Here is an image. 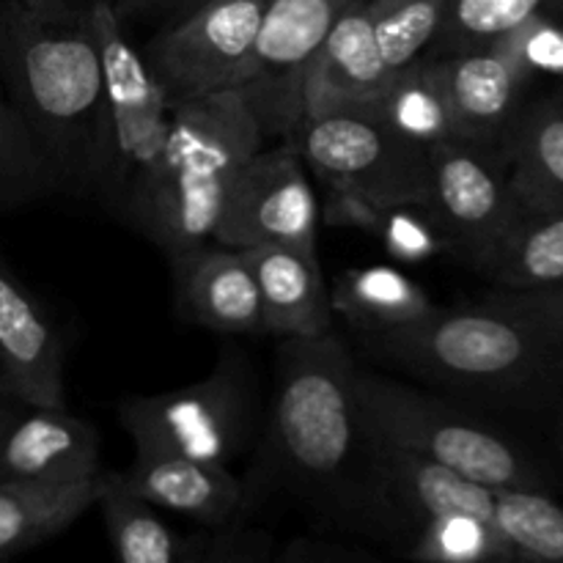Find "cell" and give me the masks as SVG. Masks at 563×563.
I'll use <instances>...</instances> for the list:
<instances>
[{
    "mask_svg": "<svg viewBox=\"0 0 563 563\" xmlns=\"http://www.w3.org/2000/svg\"><path fill=\"white\" fill-rule=\"evenodd\" d=\"M264 449L245 482V517L291 493L322 515L383 533L377 438L357 399V363L333 333L284 339Z\"/></svg>",
    "mask_w": 563,
    "mask_h": 563,
    "instance_id": "1",
    "label": "cell"
},
{
    "mask_svg": "<svg viewBox=\"0 0 563 563\" xmlns=\"http://www.w3.org/2000/svg\"><path fill=\"white\" fill-rule=\"evenodd\" d=\"M0 82L31 126L60 192L91 196L108 163L102 66L82 22H47L0 0Z\"/></svg>",
    "mask_w": 563,
    "mask_h": 563,
    "instance_id": "2",
    "label": "cell"
},
{
    "mask_svg": "<svg viewBox=\"0 0 563 563\" xmlns=\"http://www.w3.org/2000/svg\"><path fill=\"white\" fill-rule=\"evenodd\" d=\"M264 137L240 91L179 102L163 159L130 223L168 258L207 245L236 174Z\"/></svg>",
    "mask_w": 563,
    "mask_h": 563,
    "instance_id": "3",
    "label": "cell"
},
{
    "mask_svg": "<svg viewBox=\"0 0 563 563\" xmlns=\"http://www.w3.org/2000/svg\"><path fill=\"white\" fill-rule=\"evenodd\" d=\"M366 344L418 377L482 394L561 377L563 363V335L504 291L471 308H438L416 328Z\"/></svg>",
    "mask_w": 563,
    "mask_h": 563,
    "instance_id": "4",
    "label": "cell"
},
{
    "mask_svg": "<svg viewBox=\"0 0 563 563\" xmlns=\"http://www.w3.org/2000/svg\"><path fill=\"white\" fill-rule=\"evenodd\" d=\"M355 388L368 429L385 443L484 487H548L544 473L520 445L460 407L361 366Z\"/></svg>",
    "mask_w": 563,
    "mask_h": 563,
    "instance_id": "5",
    "label": "cell"
},
{
    "mask_svg": "<svg viewBox=\"0 0 563 563\" xmlns=\"http://www.w3.org/2000/svg\"><path fill=\"white\" fill-rule=\"evenodd\" d=\"M77 5L97 47L108 110V163L99 196L130 220L163 159L176 102L124 33L113 0H77Z\"/></svg>",
    "mask_w": 563,
    "mask_h": 563,
    "instance_id": "6",
    "label": "cell"
},
{
    "mask_svg": "<svg viewBox=\"0 0 563 563\" xmlns=\"http://www.w3.org/2000/svg\"><path fill=\"white\" fill-rule=\"evenodd\" d=\"M330 192L374 207H427L429 148L407 141L363 108L308 113L286 137Z\"/></svg>",
    "mask_w": 563,
    "mask_h": 563,
    "instance_id": "7",
    "label": "cell"
},
{
    "mask_svg": "<svg viewBox=\"0 0 563 563\" xmlns=\"http://www.w3.org/2000/svg\"><path fill=\"white\" fill-rule=\"evenodd\" d=\"M119 418L135 451H165L187 460L229 465L253 423L247 366L223 352L212 372L185 388L121 401Z\"/></svg>",
    "mask_w": 563,
    "mask_h": 563,
    "instance_id": "8",
    "label": "cell"
},
{
    "mask_svg": "<svg viewBox=\"0 0 563 563\" xmlns=\"http://www.w3.org/2000/svg\"><path fill=\"white\" fill-rule=\"evenodd\" d=\"M520 207L504 146L473 141L429 146V201L423 209L451 253L487 269Z\"/></svg>",
    "mask_w": 563,
    "mask_h": 563,
    "instance_id": "9",
    "label": "cell"
},
{
    "mask_svg": "<svg viewBox=\"0 0 563 563\" xmlns=\"http://www.w3.org/2000/svg\"><path fill=\"white\" fill-rule=\"evenodd\" d=\"M264 0H201L146 44V60L176 104L236 91Z\"/></svg>",
    "mask_w": 563,
    "mask_h": 563,
    "instance_id": "10",
    "label": "cell"
},
{
    "mask_svg": "<svg viewBox=\"0 0 563 563\" xmlns=\"http://www.w3.org/2000/svg\"><path fill=\"white\" fill-rule=\"evenodd\" d=\"M346 0H264L245 77L236 91L264 135L289 137L306 119L308 66Z\"/></svg>",
    "mask_w": 563,
    "mask_h": 563,
    "instance_id": "11",
    "label": "cell"
},
{
    "mask_svg": "<svg viewBox=\"0 0 563 563\" xmlns=\"http://www.w3.org/2000/svg\"><path fill=\"white\" fill-rule=\"evenodd\" d=\"M319 203L311 185V170L297 148H258L236 174L218 225L214 245L247 247L289 245L317 251Z\"/></svg>",
    "mask_w": 563,
    "mask_h": 563,
    "instance_id": "12",
    "label": "cell"
},
{
    "mask_svg": "<svg viewBox=\"0 0 563 563\" xmlns=\"http://www.w3.org/2000/svg\"><path fill=\"white\" fill-rule=\"evenodd\" d=\"M0 394L27 407H66L64 341L47 308L0 253Z\"/></svg>",
    "mask_w": 563,
    "mask_h": 563,
    "instance_id": "13",
    "label": "cell"
},
{
    "mask_svg": "<svg viewBox=\"0 0 563 563\" xmlns=\"http://www.w3.org/2000/svg\"><path fill=\"white\" fill-rule=\"evenodd\" d=\"M99 476L93 423L66 407H14L0 434V482L77 484Z\"/></svg>",
    "mask_w": 563,
    "mask_h": 563,
    "instance_id": "14",
    "label": "cell"
},
{
    "mask_svg": "<svg viewBox=\"0 0 563 563\" xmlns=\"http://www.w3.org/2000/svg\"><path fill=\"white\" fill-rule=\"evenodd\" d=\"M440 66L460 141L500 146L520 115V97L531 80L517 55L504 42H493L440 55Z\"/></svg>",
    "mask_w": 563,
    "mask_h": 563,
    "instance_id": "15",
    "label": "cell"
},
{
    "mask_svg": "<svg viewBox=\"0 0 563 563\" xmlns=\"http://www.w3.org/2000/svg\"><path fill=\"white\" fill-rule=\"evenodd\" d=\"M130 493L154 509L176 511L207 528H223L245 517V482L229 465L187 460L165 451H135V462L119 473Z\"/></svg>",
    "mask_w": 563,
    "mask_h": 563,
    "instance_id": "16",
    "label": "cell"
},
{
    "mask_svg": "<svg viewBox=\"0 0 563 563\" xmlns=\"http://www.w3.org/2000/svg\"><path fill=\"white\" fill-rule=\"evenodd\" d=\"M168 262L187 319L229 335L267 333L262 295L245 251L201 245Z\"/></svg>",
    "mask_w": 563,
    "mask_h": 563,
    "instance_id": "17",
    "label": "cell"
},
{
    "mask_svg": "<svg viewBox=\"0 0 563 563\" xmlns=\"http://www.w3.org/2000/svg\"><path fill=\"white\" fill-rule=\"evenodd\" d=\"M394 69L385 64L366 0H346L330 25L306 75V115L366 104L388 86Z\"/></svg>",
    "mask_w": 563,
    "mask_h": 563,
    "instance_id": "18",
    "label": "cell"
},
{
    "mask_svg": "<svg viewBox=\"0 0 563 563\" xmlns=\"http://www.w3.org/2000/svg\"><path fill=\"white\" fill-rule=\"evenodd\" d=\"M262 295L264 330L280 339H322L333 330V302L317 251L258 245L245 251Z\"/></svg>",
    "mask_w": 563,
    "mask_h": 563,
    "instance_id": "19",
    "label": "cell"
},
{
    "mask_svg": "<svg viewBox=\"0 0 563 563\" xmlns=\"http://www.w3.org/2000/svg\"><path fill=\"white\" fill-rule=\"evenodd\" d=\"M99 489L102 476L77 484L0 482V563L64 533L97 506Z\"/></svg>",
    "mask_w": 563,
    "mask_h": 563,
    "instance_id": "20",
    "label": "cell"
},
{
    "mask_svg": "<svg viewBox=\"0 0 563 563\" xmlns=\"http://www.w3.org/2000/svg\"><path fill=\"white\" fill-rule=\"evenodd\" d=\"M330 302L333 313H341L368 339L416 328L440 308L421 284L385 264L350 269L341 275L330 289Z\"/></svg>",
    "mask_w": 563,
    "mask_h": 563,
    "instance_id": "21",
    "label": "cell"
},
{
    "mask_svg": "<svg viewBox=\"0 0 563 563\" xmlns=\"http://www.w3.org/2000/svg\"><path fill=\"white\" fill-rule=\"evenodd\" d=\"M355 108L368 110L385 126L418 146L429 148L438 143L460 141L449 93H445L443 66H440V58H432V55H423L396 69L388 86L372 102L355 104Z\"/></svg>",
    "mask_w": 563,
    "mask_h": 563,
    "instance_id": "22",
    "label": "cell"
},
{
    "mask_svg": "<svg viewBox=\"0 0 563 563\" xmlns=\"http://www.w3.org/2000/svg\"><path fill=\"white\" fill-rule=\"evenodd\" d=\"M500 146L520 203L563 207V102L559 97L520 110Z\"/></svg>",
    "mask_w": 563,
    "mask_h": 563,
    "instance_id": "23",
    "label": "cell"
},
{
    "mask_svg": "<svg viewBox=\"0 0 563 563\" xmlns=\"http://www.w3.org/2000/svg\"><path fill=\"white\" fill-rule=\"evenodd\" d=\"M97 506L113 544L115 563H198L207 537H181L159 511L126 489L119 473H102Z\"/></svg>",
    "mask_w": 563,
    "mask_h": 563,
    "instance_id": "24",
    "label": "cell"
},
{
    "mask_svg": "<svg viewBox=\"0 0 563 563\" xmlns=\"http://www.w3.org/2000/svg\"><path fill=\"white\" fill-rule=\"evenodd\" d=\"M500 291H548L563 286V207L522 203L509 236L484 269Z\"/></svg>",
    "mask_w": 563,
    "mask_h": 563,
    "instance_id": "25",
    "label": "cell"
},
{
    "mask_svg": "<svg viewBox=\"0 0 563 563\" xmlns=\"http://www.w3.org/2000/svg\"><path fill=\"white\" fill-rule=\"evenodd\" d=\"M396 544L416 563H511L495 526L460 511L410 522Z\"/></svg>",
    "mask_w": 563,
    "mask_h": 563,
    "instance_id": "26",
    "label": "cell"
},
{
    "mask_svg": "<svg viewBox=\"0 0 563 563\" xmlns=\"http://www.w3.org/2000/svg\"><path fill=\"white\" fill-rule=\"evenodd\" d=\"M493 522L511 563H563V506L544 489H495Z\"/></svg>",
    "mask_w": 563,
    "mask_h": 563,
    "instance_id": "27",
    "label": "cell"
},
{
    "mask_svg": "<svg viewBox=\"0 0 563 563\" xmlns=\"http://www.w3.org/2000/svg\"><path fill=\"white\" fill-rule=\"evenodd\" d=\"M539 16L563 20V0H449L443 25L427 55L440 58L487 47Z\"/></svg>",
    "mask_w": 563,
    "mask_h": 563,
    "instance_id": "28",
    "label": "cell"
},
{
    "mask_svg": "<svg viewBox=\"0 0 563 563\" xmlns=\"http://www.w3.org/2000/svg\"><path fill=\"white\" fill-rule=\"evenodd\" d=\"M47 192H60L53 168L0 82V209L22 207Z\"/></svg>",
    "mask_w": 563,
    "mask_h": 563,
    "instance_id": "29",
    "label": "cell"
},
{
    "mask_svg": "<svg viewBox=\"0 0 563 563\" xmlns=\"http://www.w3.org/2000/svg\"><path fill=\"white\" fill-rule=\"evenodd\" d=\"M379 49L390 69L423 58L438 38L449 0H366Z\"/></svg>",
    "mask_w": 563,
    "mask_h": 563,
    "instance_id": "30",
    "label": "cell"
},
{
    "mask_svg": "<svg viewBox=\"0 0 563 563\" xmlns=\"http://www.w3.org/2000/svg\"><path fill=\"white\" fill-rule=\"evenodd\" d=\"M363 231H372L399 262H427L449 251L445 236L423 207H377Z\"/></svg>",
    "mask_w": 563,
    "mask_h": 563,
    "instance_id": "31",
    "label": "cell"
},
{
    "mask_svg": "<svg viewBox=\"0 0 563 563\" xmlns=\"http://www.w3.org/2000/svg\"><path fill=\"white\" fill-rule=\"evenodd\" d=\"M504 42L528 75H563V25L555 16H539L517 27Z\"/></svg>",
    "mask_w": 563,
    "mask_h": 563,
    "instance_id": "32",
    "label": "cell"
},
{
    "mask_svg": "<svg viewBox=\"0 0 563 563\" xmlns=\"http://www.w3.org/2000/svg\"><path fill=\"white\" fill-rule=\"evenodd\" d=\"M273 563H385L361 550L344 548V544L324 542V539L300 537L291 539L280 553H275Z\"/></svg>",
    "mask_w": 563,
    "mask_h": 563,
    "instance_id": "33",
    "label": "cell"
},
{
    "mask_svg": "<svg viewBox=\"0 0 563 563\" xmlns=\"http://www.w3.org/2000/svg\"><path fill=\"white\" fill-rule=\"evenodd\" d=\"M504 295L563 335V286L548 291H504Z\"/></svg>",
    "mask_w": 563,
    "mask_h": 563,
    "instance_id": "34",
    "label": "cell"
},
{
    "mask_svg": "<svg viewBox=\"0 0 563 563\" xmlns=\"http://www.w3.org/2000/svg\"><path fill=\"white\" fill-rule=\"evenodd\" d=\"M201 0H113L121 20L126 16H148V14H185Z\"/></svg>",
    "mask_w": 563,
    "mask_h": 563,
    "instance_id": "35",
    "label": "cell"
},
{
    "mask_svg": "<svg viewBox=\"0 0 563 563\" xmlns=\"http://www.w3.org/2000/svg\"><path fill=\"white\" fill-rule=\"evenodd\" d=\"M20 3L47 22H64V25L80 22V5H77V0H20Z\"/></svg>",
    "mask_w": 563,
    "mask_h": 563,
    "instance_id": "36",
    "label": "cell"
},
{
    "mask_svg": "<svg viewBox=\"0 0 563 563\" xmlns=\"http://www.w3.org/2000/svg\"><path fill=\"white\" fill-rule=\"evenodd\" d=\"M14 407H16L14 399H9V396H5V394H0V434H3V429H5V423H9V418H11V412H14Z\"/></svg>",
    "mask_w": 563,
    "mask_h": 563,
    "instance_id": "37",
    "label": "cell"
},
{
    "mask_svg": "<svg viewBox=\"0 0 563 563\" xmlns=\"http://www.w3.org/2000/svg\"><path fill=\"white\" fill-rule=\"evenodd\" d=\"M559 451H561V460H563V416L559 418Z\"/></svg>",
    "mask_w": 563,
    "mask_h": 563,
    "instance_id": "38",
    "label": "cell"
},
{
    "mask_svg": "<svg viewBox=\"0 0 563 563\" xmlns=\"http://www.w3.org/2000/svg\"><path fill=\"white\" fill-rule=\"evenodd\" d=\"M555 97H559V99H561V102H563V88H561V91H559V93H555Z\"/></svg>",
    "mask_w": 563,
    "mask_h": 563,
    "instance_id": "39",
    "label": "cell"
},
{
    "mask_svg": "<svg viewBox=\"0 0 563 563\" xmlns=\"http://www.w3.org/2000/svg\"><path fill=\"white\" fill-rule=\"evenodd\" d=\"M561 377H563V363H561Z\"/></svg>",
    "mask_w": 563,
    "mask_h": 563,
    "instance_id": "40",
    "label": "cell"
}]
</instances>
